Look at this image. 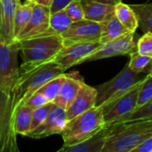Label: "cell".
Segmentation results:
<instances>
[{"label": "cell", "instance_id": "obj_29", "mask_svg": "<svg viewBox=\"0 0 152 152\" xmlns=\"http://www.w3.org/2000/svg\"><path fill=\"white\" fill-rule=\"evenodd\" d=\"M10 111H12V97L10 94L0 89V133L4 122Z\"/></svg>", "mask_w": 152, "mask_h": 152}, {"label": "cell", "instance_id": "obj_31", "mask_svg": "<svg viewBox=\"0 0 152 152\" xmlns=\"http://www.w3.org/2000/svg\"><path fill=\"white\" fill-rule=\"evenodd\" d=\"M65 11L67 12L68 15L69 16V18L71 19L73 22L85 19L84 8H83L81 1L77 0V1H73L69 3L66 6Z\"/></svg>", "mask_w": 152, "mask_h": 152}, {"label": "cell", "instance_id": "obj_20", "mask_svg": "<svg viewBox=\"0 0 152 152\" xmlns=\"http://www.w3.org/2000/svg\"><path fill=\"white\" fill-rule=\"evenodd\" d=\"M34 4L35 3L26 1L25 3H20V1H19L17 4L13 21V34L16 41L29 21Z\"/></svg>", "mask_w": 152, "mask_h": 152}, {"label": "cell", "instance_id": "obj_17", "mask_svg": "<svg viewBox=\"0 0 152 152\" xmlns=\"http://www.w3.org/2000/svg\"><path fill=\"white\" fill-rule=\"evenodd\" d=\"M85 19L102 23L115 14V5L106 4L94 0H81Z\"/></svg>", "mask_w": 152, "mask_h": 152}, {"label": "cell", "instance_id": "obj_38", "mask_svg": "<svg viewBox=\"0 0 152 152\" xmlns=\"http://www.w3.org/2000/svg\"><path fill=\"white\" fill-rule=\"evenodd\" d=\"M149 74H152V67H151V72H150Z\"/></svg>", "mask_w": 152, "mask_h": 152}, {"label": "cell", "instance_id": "obj_24", "mask_svg": "<svg viewBox=\"0 0 152 152\" xmlns=\"http://www.w3.org/2000/svg\"><path fill=\"white\" fill-rule=\"evenodd\" d=\"M66 77V74L63 73L62 75H60L54 78H53L52 80L48 81L47 83H45L43 86H41L37 92L43 94L49 102H53L54 101V99L56 98L60 88L63 83V81L65 80Z\"/></svg>", "mask_w": 152, "mask_h": 152}, {"label": "cell", "instance_id": "obj_35", "mask_svg": "<svg viewBox=\"0 0 152 152\" xmlns=\"http://www.w3.org/2000/svg\"><path fill=\"white\" fill-rule=\"evenodd\" d=\"M96 2H100L102 4H110V5H117L118 3L122 2L121 0H94Z\"/></svg>", "mask_w": 152, "mask_h": 152}, {"label": "cell", "instance_id": "obj_1", "mask_svg": "<svg viewBox=\"0 0 152 152\" xmlns=\"http://www.w3.org/2000/svg\"><path fill=\"white\" fill-rule=\"evenodd\" d=\"M17 42L22 60L19 75L53 61L64 46L62 37L58 34H45Z\"/></svg>", "mask_w": 152, "mask_h": 152}, {"label": "cell", "instance_id": "obj_27", "mask_svg": "<svg viewBox=\"0 0 152 152\" xmlns=\"http://www.w3.org/2000/svg\"><path fill=\"white\" fill-rule=\"evenodd\" d=\"M151 101H152V74H147L139 88L136 108H140Z\"/></svg>", "mask_w": 152, "mask_h": 152}, {"label": "cell", "instance_id": "obj_9", "mask_svg": "<svg viewBox=\"0 0 152 152\" xmlns=\"http://www.w3.org/2000/svg\"><path fill=\"white\" fill-rule=\"evenodd\" d=\"M134 33L135 32H128L118 38L102 44L94 53L85 60V62L114 56L133 54L137 51V43L134 40Z\"/></svg>", "mask_w": 152, "mask_h": 152}, {"label": "cell", "instance_id": "obj_32", "mask_svg": "<svg viewBox=\"0 0 152 152\" xmlns=\"http://www.w3.org/2000/svg\"><path fill=\"white\" fill-rule=\"evenodd\" d=\"M48 102H49L47 101V99L43 94L36 92L27 100L25 104L29 106L31 109L35 110V109H37V108H39V107H41V106H43Z\"/></svg>", "mask_w": 152, "mask_h": 152}, {"label": "cell", "instance_id": "obj_15", "mask_svg": "<svg viewBox=\"0 0 152 152\" xmlns=\"http://www.w3.org/2000/svg\"><path fill=\"white\" fill-rule=\"evenodd\" d=\"M19 0H0V38L5 43L15 42L14 15Z\"/></svg>", "mask_w": 152, "mask_h": 152}, {"label": "cell", "instance_id": "obj_26", "mask_svg": "<svg viewBox=\"0 0 152 152\" xmlns=\"http://www.w3.org/2000/svg\"><path fill=\"white\" fill-rule=\"evenodd\" d=\"M152 118V101L144 104L140 108H136L132 112L126 114L116 123H122L126 121L140 120V119H151ZM115 123V124H116Z\"/></svg>", "mask_w": 152, "mask_h": 152}, {"label": "cell", "instance_id": "obj_23", "mask_svg": "<svg viewBox=\"0 0 152 152\" xmlns=\"http://www.w3.org/2000/svg\"><path fill=\"white\" fill-rule=\"evenodd\" d=\"M133 10L135 12L139 28L145 32H152V3L130 4Z\"/></svg>", "mask_w": 152, "mask_h": 152}, {"label": "cell", "instance_id": "obj_11", "mask_svg": "<svg viewBox=\"0 0 152 152\" xmlns=\"http://www.w3.org/2000/svg\"><path fill=\"white\" fill-rule=\"evenodd\" d=\"M67 123L66 110L53 104L45 120L36 129L29 132L27 137L42 139L53 134H61L66 127Z\"/></svg>", "mask_w": 152, "mask_h": 152}, {"label": "cell", "instance_id": "obj_3", "mask_svg": "<svg viewBox=\"0 0 152 152\" xmlns=\"http://www.w3.org/2000/svg\"><path fill=\"white\" fill-rule=\"evenodd\" d=\"M65 71L53 61L45 63L32 70L20 74L12 91V111L25 104L27 100L41 86Z\"/></svg>", "mask_w": 152, "mask_h": 152}, {"label": "cell", "instance_id": "obj_21", "mask_svg": "<svg viewBox=\"0 0 152 152\" xmlns=\"http://www.w3.org/2000/svg\"><path fill=\"white\" fill-rule=\"evenodd\" d=\"M115 15L129 31L135 32L138 28L139 21L137 15L129 4L120 2L115 5Z\"/></svg>", "mask_w": 152, "mask_h": 152}, {"label": "cell", "instance_id": "obj_10", "mask_svg": "<svg viewBox=\"0 0 152 152\" xmlns=\"http://www.w3.org/2000/svg\"><path fill=\"white\" fill-rule=\"evenodd\" d=\"M102 34V23L83 19L71 23L67 31L61 36L64 45L78 42H100Z\"/></svg>", "mask_w": 152, "mask_h": 152}, {"label": "cell", "instance_id": "obj_4", "mask_svg": "<svg viewBox=\"0 0 152 152\" xmlns=\"http://www.w3.org/2000/svg\"><path fill=\"white\" fill-rule=\"evenodd\" d=\"M106 126L102 107H94L68 121L61 134L63 145L70 146L83 142Z\"/></svg>", "mask_w": 152, "mask_h": 152}, {"label": "cell", "instance_id": "obj_2", "mask_svg": "<svg viewBox=\"0 0 152 152\" xmlns=\"http://www.w3.org/2000/svg\"><path fill=\"white\" fill-rule=\"evenodd\" d=\"M108 128L109 134L102 152H132L152 137V118L116 123Z\"/></svg>", "mask_w": 152, "mask_h": 152}, {"label": "cell", "instance_id": "obj_19", "mask_svg": "<svg viewBox=\"0 0 152 152\" xmlns=\"http://www.w3.org/2000/svg\"><path fill=\"white\" fill-rule=\"evenodd\" d=\"M128 32L131 31H129L114 14L109 20L102 23V34L100 42L102 44L107 43Z\"/></svg>", "mask_w": 152, "mask_h": 152}, {"label": "cell", "instance_id": "obj_14", "mask_svg": "<svg viewBox=\"0 0 152 152\" xmlns=\"http://www.w3.org/2000/svg\"><path fill=\"white\" fill-rule=\"evenodd\" d=\"M83 83L84 80L78 75L77 72H71L66 74L65 80L63 81L60 91L53 103L67 110L74 101V99L76 98Z\"/></svg>", "mask_w": 152, "mask_h": 152}, {"label": "cell", "instance_id": "obj_12", "mask_svg": "<svg viewBox=\"0 0 152 152\" xmlns=\"http://www.w3.org/2000/svg\"><path fill=\"white\" fill-rule=\"evenodd\" d=\"M50 7L35 4L29 21L17 41L47 34L50 27Z\"/></svg>", "mask_w": 152, "mask_h": 152}, {"label": "cell", "instance_id": "obj_8", "mask_svg": "<svg viewBox=\"0 0 152 152\" xmlns=\"http://www.w3.org/2000/svg\"><path fill=\"white\" fill-rule=\"evenodd\" d=\"M102 43L97 42H78L64 45L62 49L54 58L56 62L64 71L76 65L85 62V60L94 53Z\"/></svg>", "mask_w": 152, "mask_h": 152}, {"label": "cell", "instance_id": "obj_34", "mask_svg": "<svg viewBox=\"0 0 152 152\" xmlns=\"http://www.w3.org/2000/svg\"><path fill=\"white\" fill-rule=\"evenodd\" d=\"M132 152H152V137L134 148Z\"/></svg>", "mask_w": 152, "mask_h": 152}, {"label": "cell", "instance_id": "obj_22", "mask_svg": "<svg viewBox=\"0 0 152 152\" xmlns=\"http://www.w3.org/2000/svg\"><path fill=\"white\" fill-rule=\"evenodd\" d=\"M72 22L73 21L68 15L65 9L53 12L50 16V27L47 34L61 35L69 29Z\"/></svg>", "mask_w": 152, "mask_h": 152}, {"label": "cell", "instance_id": "obj_36", "mask_svg": "<svg viewBox=\"0 0 152 152\" xmlns=\"http://www.w3.org/2000/svg\"><path fill=\"white\" fill-rule=\"evenodd\" d=\"M52 2H53V0H36V4L44 5V6H47V7L51 6Z\"/></svg>", "mask_w": 152, "mask_h": 152}, {"label": "cell", "instance_id": "obj_13", "mask_svg": "<svg viewBox=\"0 0 152 152\" xmlns=\"http://www.w3.org/2000/svg\"><path fill=\"white\" fill-rule=\"evenodd\" d=\"M97 90L95 87L83 83L76 98L66 110L68 121L75 117L96 107Z\"/></svg>", "mask_w": 152, "mask_h": 152}, {"label": "cell", "instance_id": "obj_6", "mask_svg": "<svg viewBox=\"0 0 152 152\" xmlns=\"http://www.w3.org/2000/svg\"><path fill=\"white\" fill-rule=\"evenodd\" d=\"M19 53L17 41L5 43L0 38V89L10 95L19 77Z\"/></svg>", "mask_w": 152, "mask_h": 152}, {"label": "cell", "instance_id": "obj_7", "mask_svg": "<svg viewBox=\"0 0 152 152\" xmlns=\"http://www.w3.org/2000/svg\"><path fill=\"white\" fill-rule=\"evenodd\" d=\"M142 80L116 100L102 107L106 126L115 124L124 116L136 109L139 88Z\"/></svg>", "mask_w": 152, "mask_h": 152}, {"label": "cell", "instance_id": "obj_30", "mask_svg": "<svg viewBox=\"0 0 152 152\" xmlns=\"http://www.w3.org/2000/svg\"><path fill=\"white\" fill-rule=\"evenodd\" d=\"M138 53L152 57V32H145L137 41Z\"/></svg>", "mask_w": 152, "mask_h": 152}, {"label": "cell", "instance_id": "obj_25", "mask_svg": "<svg viewBox=\"0 0 152 152\" xmlns=\"http://www.w3.org/2000/svg\"><path fill=\"white\" fill-rule=\"evenodd\" d=\"M131 59L127 63L129 68L138 73H147L151 72L152 67V57L142 55L137 52L130 55Z\"/></svg>", "mask_w": 152, "mask_h": 152}, {"label": "cell", "instance_id": "obj_5", "mask_svg": "<svg viewBox=\"0 0 152 152\" xmlns=\"http://www.w3.org/2000/svg\"><path fill=\"white\" fill-rule=\"evenodd\" d=\"M142 73L131 69L128 64L113 78L102 85L95 86L97 90L96 107H102L116 100L130 88L142 81Z\"/></svg>", "mask_w": 152, "mask_h": 152}, {"label": "cell", "instance_id": "obj_37", "mask_svg": "<svg viewBox=\"0 0 152 152\" xmlns=\"http://www.w3.org/2000/svg\"><path fill=\"white\" fill-rule=\"evenodd\" d=\"M19 1H20V0H19ZM26 2H30V3H35L36 4V0H25Z\"/></svg>", "mask_w": 152, "mask_h": 152}, {"label": "cell", "instance_id": "obj_28", "mask_svg": "<svg viewBox=\"0 0 152 152\" xmlns=\"http://www.w3.org/2000/svg\"><path fill=\"white\" fill-rule=\"evenodd\" d=\"M53 103L48 102L37 109L33 110L32 113V119H31V126H30V132L36 129L37 126H39L46 118L48 116L51 109L53 108Z\"/></svg>", "mask_w": 152, "mask_h": 152}, {"label": "cell", "instance_id": "obj_16", "mask_svg": "<svg viewBox=\"0 0 152 152\" xmlns=\"http://www.w3.org/2000/svg\"><path fill=\"white\" fill-rule=\"evenodd\" d=\"M109 134V128L105 126L92 137L70 146H62L59 152H102Z\"/></svg>", "mask_w": 152, "mask_h": 152}, {"label": "cell", "instance_id": "obj_33", "mask_svg": "<svg viewBox=\"0 0 152 152\" xmlns=\"http://www.w3.org/2000/svg\"><path fill=\"white\" fill-rule=\"evenodd\" d=\"M73 1H77V0H53L52 4L50 6L51 13L65 9L66 6ZM78 1H81V0H78Z\"/></svg>", "mask_w": 152, "mask_h": 152}, {"label": "cell", "instance_id": "obj_18", "mask_svg": "<svg viewBox=\"0 0 152 152\" xmlns=\"http://www.w3.org/2000/svg\"><path fill=\"white\" fill-rule=\"evenodd\" d=\"M33 109L23 104L12 111V127L16 134L27 136L30 132Z\"/></svg>", "mask_w": 152, "mask_h": 152}]
</instances>
